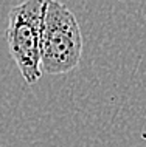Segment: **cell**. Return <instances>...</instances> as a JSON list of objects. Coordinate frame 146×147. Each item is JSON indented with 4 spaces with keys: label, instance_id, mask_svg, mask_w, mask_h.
<instances>
[{
    "label": "cell",
    "instance_id": "obj_2",
    "mask_svg": "<svg viewBox=\"0 0 146 147\" xmlns=\"http://www.w3.org/2000/svg\"><path fill=\"white\" fill-rule=\"evenodd\" d=\"M45 5L47 0H23L8 14V48L26 84H36L42 78L41 34Z\"/></svg>",
    "mask_w": 146,
    "mask_h": 147
},
{
    "label": "cell",
    "instance_id": "obj_1",
    "mask_svg": "<svg viewBox=\"0 0 146 147\" xmlns=\"http://www.w3.org/2000/svg\"><path fill=\"white\" fill-rule=\"evenodd\" d=\"M82 56V33L76 17L64 3L47 0L41 34L42 71L58 76L73 71Z\"/></svg>",
    "mask_w": 146,
    "mask_h": 147
}]
</instances>
